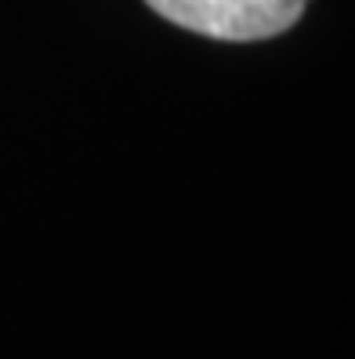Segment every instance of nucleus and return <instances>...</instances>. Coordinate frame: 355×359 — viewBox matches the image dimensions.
<instances>
[{
  "label": "nucleus",
  "instance_id": "1",
  "mask_svg": "<svg viewBox=\"0 0 355 359\" xmlns=\"http://www.w3.org/2000/svg\"><path fill=\"white\" fill-rule=\"evenodd\" d=\"M156 15L211 40H268L298 26L308 0H145Z\"/></svg>",
  "mask_w": 355,
  "mask_h": 359
}]
</instances>
